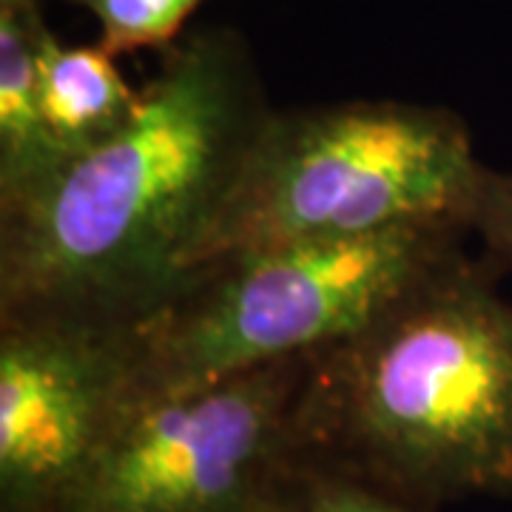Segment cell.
Segmentation results:
<instances>
[{
  "instance_id": "11",
  "label": "cell",
  "mask_w": 512,
  "mask_h": 512,
  "mask_svg": "<svg viewBox=\"0 0 512 512\" xmlns=\"http://www.w3.org/2000/svg\"><path fill=\"white\" fill-rule=\"evenodd\" d=\"M470 237L481 239L495 265L512 268V171L487 168L470 214Z\"/></svg>"
},
{
  "instance_id": "4",
  "label": "cell",
  "mask_w": 512,
  "mask_h": 512,
  "mask_svg": "<svg viewBox=\"0 0 512 512\" xmlns=\"http://www.w3.org/2000/svg\"><path fill=\"white\" fill-rule=\"evenodd\" d=\"M467 237L461 222L424 220L202 262L134 325L140 387L177 393L328 348L464 248Z\"/></svg>"
},
{
  "instance_id": "9",
  "label": "cell",
  "mask_w": 512,
  "mask_h": 512,
  "mask_svg": "<svg viewBox=\"0 0 512 512\" xmlns=\"http://www.w3.org/2000/svg\"><path fill=\"white\" fill-rule=\"evenodd\" d=\"M100 26V46L114 55L168 49L202 0H69Z\"/></svg>"
},
{
  "instance_id": "10",
  "label": "cell",
  "mask_w": 512,
  "mask_h": 512,
  "mask_svg": "<svg viewBox=\"0 0 512 512\" xmlns=\"http://www.w3.org/2000/svg\"><path fill=\"white\" fill-rule=\"evenodd\" d=\"M276 512H430L370 487L359 478L342 476L336 470L302 461L293 467L291 478L282 490Z\"/></svg>"
},
{
  "instance_id": "3",
  "label": "cell",
  "mask_w": 512,
  "mask_h": 512,
  "mask_svg": "<svg viewBox=\"0 0 512 512\" xmlns=\"http://www.w3.org/2000/svg\"><path fill=\"white\" fill-rule=\"evenodd\" d=\"M487 174L470 126L444 106L345 100L271 109L191 259L373 234L470 214Z\"/></svg>"
},
{
  "instance_id": "5",
  "label": "cell",
  "mask_w": 512,
  "mask_h": 512,
  "mask_svg": "<svg viewBox=\"0 0 512 512\" xmlns=\"http://www.w3.org/2000/svg\"><path fill=\"white\" fill-rule=\"evenodd\" d=\"M305 362L140 393L60 512H276L299 464Z\"/></svg>"
},
{
  "instance_id": "8",
  "label": "cell",
  "mask_w": 512,
  "mask_h": 512,
  "mask_svg": "<svg viewBox=\"0 0 512 512\" xmlns=\"http://www.w3.org/2000/svg\"><path fill=\"white\" fill-rule=\"evenodd\" d=\"M43 12L0 6V208L63 165L40 106L37 35Z\"/></svg>"
},
{
  "instance_id": "6",
  "label": "cell",
  "mask_w": 512,
  "mask_h": 512,
  "mask_svg": "<svg viewBox=\"0 0 512 512\" xmlns=\"http://www.w3.org/2000/svg\"><path fill=\"white\" fill-rule=\"evenodd\" d=\"M143 393L134 325L0 319V512H60Z\"/></svg>"
},
{
  "instance_id": "12",
  "label": "cell",
  "mask_w": 512,
  "mask_h": 512,
  "mask_svg": "<svg viewBox=\"0 0 512 512\" xmlns=\"http://www.w3.org/2000/svg\"><path fill=\"white\" fill-rule=\"evenodd\" d=\"M43 0H0V6H15V9H40Z\"/></svg>"
},
{
  "instance_id": "7",
  "label": "cell",
  "mask_w": 512,
  "mask_h": 512,
  "mask_svg": "<svg viewBox=\"0 0 512 512\" xmlns=\"http://www.w3.org/2000/svg\"><path fill=\"white\" fill-rule=\"evenodd\" d=\"M37 86L63 163L109 140L140 106V92L123 80L100 43L66 46L46 20L37 35Z\"/></svg>"
},
{
  "instance_id": "2",
  "label": "cell",
  "mask_w": 512,
  "mask_h": 512,
  "mask_svg": "<svg viewBox=\"0 0 512 512\" xmlns=\"http://www.w3.org/2000/svg\"><path fill=\"white\" fill-rule=\"evenodd\" d=\"M458 248L350 336L308 353L299 458L436 510L512 495V302Z\"/></svg>"
},
{
  "instance_id": "1",
  "label": "cell",
  "mask_w": 512,
  "mask_h": 512,
  "mask_svg": "<svg viewBox=\"0 0 512 512\" xmlns=\"http://www.w3.org/2000/svg\"><path fill=\"white\" fill-rule=\"evenodd\" d=\"M271 109L234 29L163 49L126 126L0 208V319L137 325L157 311Z\"/></svg>"
}]
</instances>
